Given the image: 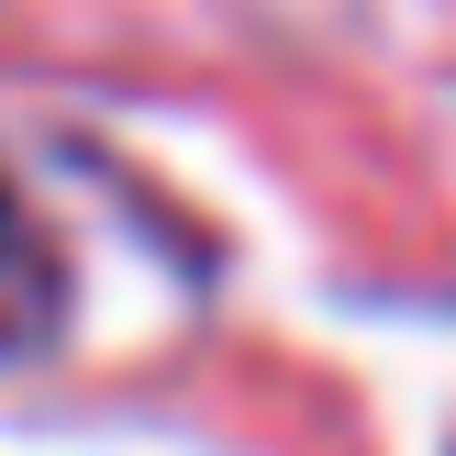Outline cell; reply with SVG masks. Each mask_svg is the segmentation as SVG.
<instances>
[{
	"mask_svg": "<svg viewBox=\"0 0 456 456\" xmlns=\"http://www.w3.org/2000/svg\"><path fill=\"white\" fill-rule=\"evenodd\" d=\"M0 234H12V200H0Z\"/></svg>",
	"mask_w": 456,
	"mask_h": 456,
	"instance_id": "obj_1",
	"label": "cell"
}]
</instances>
